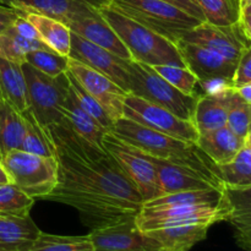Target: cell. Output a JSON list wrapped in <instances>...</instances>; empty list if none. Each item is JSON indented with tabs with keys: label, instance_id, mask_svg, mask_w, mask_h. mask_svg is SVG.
I'll use <instances>...</instances> for the list:
<instances>
[{
	"label": "cell",
	"instance_id": "6da1fadb",
	"mask_svg": "<svg viewBox=\"0 0 251 251\" xmlns=\"http://www.w3.org/2000/svg\"><path fill=\"white\" fill-rule=\"evenodd\" d=\"M47 131L58 162V184L44 200L74 207L91 230L136 217L141 195L105 150L78 136L65 119Z\"/></svg>",
	"mask_w": 251,
	"mask_h": 251
},
{
	"label": "cell",
	"instance_id": "7a4b0ae2",
	"mask_svg": "<svg viewBox=\"0 0 251 251\" xmlns=\"http://www.w3.org/2000/svg\"><path fill=\"white\" fill-rule=\"evenodd\" d=\"M110 132L144 153L178 162L218 176L217 166L193 142L161 134L124 117L115 120Z\"/></svg>",
	"mask_w": 251,
	"mask_h": 251
},
{
	"label": "cell",
	"instance_id": "3957f363",
	"mask_svg": "<svg viewBox=\"0 0 251 251\" xmlns=\"http://www.w3.org/2000/svg\"><path fill=\"white\" fill-rule=\"evenodd\" d=\"M98 12L119 36L130 51L132 60L150 66H186L178 47L173 42L120 14L110 5L102 6Z\"/></svg>",
	"mask_w": 251,
	"mask_h": 251
},
{
	"label": "cell",
	"instance_id": "277c9868",
	"mask_svg": "<svg viewBox=\"0 0 251 251\" xmlns=\"http://www.w3.org/2000/svg\"><path fill=\"white\" fill-rule=\"evenodd\" d=\"M108 5L174 44L202 22L162 0H112Z\"/></svg>",
	"mask_w": 251,
	"mask_h": 251
},
{
	"label": "cell",
	"instance_id": "5b68a950",
	"mask_svg": "<svg viewBox=\"0 0 251 251\" xmlns=\"http://www.w3.org/2000/svg\"><path fill=\"white\" fill-rule=\"evenodd\" d=\"M129 93L166 108L176 117L193 122L199 96H188L167 82L152 66L127 61Z\"/></svg>",
	"mask_w": 251,
	"mask_h": 251
},
{
	"label": "cell",
	"instance_id": "8992f818",
	"mask_svg": "<svg viewBox=\"0 0 251 251\" xmlns=\"http://www.w3.org/2000/svg\"><path fill=\"white\" fill-rule=\"evenodd\" d=\"M27 87V109L44 127L64 120V102L69 92L68 71L50 77L29 64H21Z\"/></svg>",
	"mask_w": 251,
	"mask_h": 251
},
{
	"label": "cell",
	"instance_id": "52a82bcc",
	"mask_svg": "<svg viewBox=\"0 0 251 251\" xmlns=\"http://www.w3.org/2000/svg\"><path fill=\"white\" fill-rule=\"evenodd\" d=\"M1 162L12 184L33 199H44L58 184L55 156H39L22 150H14Z\"/></svg>",
	"mask_w": 251,
	"mask_h": 251
},
{
	"label": "cell",
	"instance_id": "ba28073f",
	"mask_svg": "<svg viewBox=\"0 0 251 251\" xmlns=\"http://www.w3.org/2000/svg\"><path fill=\"white\" fill-rule=\"evenodd\" d=\"M229 202L220 205L167 206V207H145L135 217V225L141 232L161 229L183 225L213 226L227 221L229 215Z\"/></svg>",
	"mask_w": 251,
	"mask_h": 251
},
{
	"label": "cell",
	"instance_id": "9c48e42d",
	"mask_svg": "<svg viewBox=\"0 0 251 251\" xmlns=\"http://www.w3.org/2000/svg\"><path fill=\"white\" fill-rule=\"evenodd\" d=\"M103 146L134 184L144 203L162 196L157 169L146 154L120 140L113 132L104 135Z\"/></svg>",
	"mask_w": 251,
	"mask_h": 251
},
{
	"label": "cell",
	"instance_id": "30bf717a",
	"mask_svg": "<svg viewBox=\"0 0 251 251\" xmlns=\"http://www.w3.org/2000/svg\"><path fill=\"white\" fill-rule=\"evenodd\" d=\"M123 117L181 141L196 144L199 139V131L191 120L176 117L166 108L132 93H127L125 98Z\"/></svg>",
	"mask_w": 251,
	"mask_h": 251
},
{
	"label": "cell",
	"instance_id": "8fae6325",
	"mask_svg": "<svg viewBox=\"0 0 251 251\" xmlns=\"http://www.w3.org/2000/svg\"><path fill=\"white\" fill-rule=\"evenodd\" d=\"M176 47L185 65L195 74L202 87L208 88L211 85H215V90L211 92L233 87V78L238 63L210 49L184 41L178 42Z\"/></svg>",
	"mask_w": 251,
	"mask_h": 251
},
{
	"label": "cell",
	"instance_id": "7c38bea8",
	"mask_svg": "<svg viewBox=\"0 0 251 251\" xmlns=\"http://www.w3.org/2000/svg\"><path fill=\"white\" fill-rule=\"evenodd\" d=\"M68 73L100 103L113 122L123 118L125 98L129 93L127 91L103 74L71 58H69Z\"/></svg>",
	"mask_w": 251,
	"mask_h": 251
},
{
	"label": "cell",
	"instance_id": "4fadbf2b",
	"mask_svg": "<svg viewBox=\"0 0 251 251\" xmlns=\"http://www.w3.org/2000/svg\"><path fill=\"white\" fill-rule=\"evenodd\" d=\"M181 41L210 49L234 63L239 61L243 51L251 46L250 38L240 22L228 27L201 22L186 32Z\"/></svg>",
	"mask_w": 251,
	"mask_h": 251
},
{
	"label": "cell",
	"instance_id": "5bb4252c",
	"mask_svg": "<svg viewBox=\"0 0 251 251\" xmlns=\"http://www.w3.org/2000/svg\"><path fill=\"white\" fill-rule=\"evenodd\" d=\"M145 154L156 167L162 195L186 190H201V189L211 188L225 189V184L220 176L207 174L194 167L185 166L178 162L158 158L147 153Z\"/></svg>",
	"mask_w": 251,
	"mask_h": 251
},
{
	"label": "cell",
	"instance_id": "9a60e30c",
	"mask_svg": "<svg viewBox=\"0 0 251 251\" xmlns=\"http://www.w3.org/2000/svg\"><path fill=\"white\" fill-rule=\"evenodd\" d=\"M134 220L91 230L88 237L95 251H167L154 238L141 232Z\"/></svg>",
	"mask_w": 251,
	"mask_h": 251
},
{
	"label": "cell",
	"instance_id": "2e32d148",
	"mask_svg": "<svg viewBox=\"0 0 251 251\" xmlns=\"http://www.w3.org/2000/svg\"><path fill=\"white\" fill-rule=\"evenodd\" d=\"M69 58L80 61L88 68L103 74L129 92V60L126 59L119 58L107 49L96 46L73 32Z\"/></svg>",
	"mask_w": 251,
	"mask_h": 251
},
{
	"label": "cell",
	"instance_id": "e0dca14e",
	"mask_svg": "<svg viewBox=\"0 0 251 251\" xmlns=\"http://www.w3.org/2000/svg\"><path fill=\"white\" fill-rule=\"evenodd\" d=\"M0 5L11 7L17 14H41L64 22L97 14L98 10L81 0H0Z\"/></svg>",
	"mask_w": 251,
	"mask_h": 251
},
{
	"label": "cell",
	"instance_id": "ac0fdd59",
	"mask_svg": "<svg viewBox=\"0 0 251 251\" xmlns=\"http://www.w3.org/2000/svg\"><path fill=\"white\" fill-rule=\"evenodd\" d=\"M68 27L73 33L78 34L91 43L107 49L119 58L132 60L130 51L123 43L114 29L100 16V12L91 16H83L69 22Z\"/></svg>",
	"mask_w": 251,
	"mask_h": 251
},
{
	"label": "cell",
	"instance_id": "d6986e66",
	"mask_svg": "<svg viewBox=\"0 0 251 251\" xmlns=\"http://www.w3.org/2000/svg\"><path fill=\"white\" fill-rule=\"evenodd\" d=\"M232 88L226 87L217 92H206L203 96H199L193 117V123L199 134L227 125L228 102Z\"/></svg>",
	"mask_w": 251,
	"mask_h": 251
},
{
	"label": "cell",
	"instance_id": "ffe728a7",
	"mask_svg": "<svg viewBox=\"0 0 251 251\" xmlns=\"http://www.w3.org/2000/svg\"><path fill=\"white\" fill-rule=\"evenodd\" d=\"M225 189L230 207L226 222L233 227L237 244L243 250L251 251V186Z\"/></svg>",
	"mask_w": 251,
	"mask_h": 251
},
{
	"label": "cell",
	"instance_id": "44dd1931",
	"mask_svg": "<svg viewBox=\"0 0 251 251\" xmlns=\"http://www.w3.org/2000/svg\"><path fill=\"white\" fill-rule=\"evenodd\" d=\"M196 146L216 164L223 166L234 158L245 146V139L238 136L226 126L199 134Z\"/></svg>",
	"mask_w": 251,
	"mask_h": 251
},
{
	"label": "cell",
	"instance_id": "7402d4cb",
	"mask_svg": "<svg viewBox=\"0 0 251 251\" xmlns=\"http://www.w3.org/2000/svg\"><path fill=\"white\" fill-rule=\"evenodd\" d=\"M41 233L29 216H0V245L5 251H28Z\"/></svg>",
	"mask_w": 251,
	"mask_h": 251
},
{
	"label": "cell",
	"instance_id": "603a6c76",
	"mask_svg": "<svg viewBox=\"0 0 251 251\" xmlns=\"http://www.w3.org/2000/svg\"><path fill=\"white\" fill-rule=\"evenodd\" d=\"M64 119L71 129L83 140L97 149L104 150L103 139L107 134L100 124L81 108L69 83V92L64 102Z\"/></svg>",
	"mask_w": 251,
	"mask_h": 251
},
{
	"label": "cell",
	"instance_id": "cb8c5ba5",
	"mask_svg": "<svg viewBox=\"0 0 251 251\" xmlns=\"http://www.w3.org/2000/svg\"><path fill=\"white\" fill-rule=\"evenodd\" d=\"M20 16L31 22L38 33L39 39L48 48L61 55L69 56L71 47V31L64 22L34 12L22 14Z\"/></svg>",
	"mask_w": 251,
	"mask_h": 251
},
{
	"label": "cell",
	"instance_id": "d4e9b609",
	"mask_svg": "<svg viewBox=\"0 0 251 251\" xmlns=\"http://www.w3.org/2000/svg\"><path fill=\"white\" fill-rule=\"evenodd\" d=\"M208 229L210 226L207 225H183L146 233L161 243L167 251H189L194 245L205 239Z\"/></svg>",
	"mask_w": 251,
	"mask_h": 251
},
{
	"label": "cell",
	"instance_id": "484cf974",
	"mask_svg": "<svg viewBox=\"0 0 251 251\" xmlns=\"http://www.w3.org/2000/svg\"><path fill=\"white\" fill-rule=\"evenodd\" d=\"M0 100H5L19 112L27 105V87L21 64L0 58Z\"/></svg>",
	"mask_w": 251,
	"mask_h": 251
},
{
	"label": "cell",
	"instance_id": "4316f807",
	"mask_svg": "<svg viewBox=\"0 0 251 251\" xmlns=\"http://www.w3.org/2000/svg\"><path fill=\"white\" fill-rule=\"evenodd\" d=\"M24 136L25 120L22 113L0 100V161L9 152L21 150Z\"/></svg>",
	"mask_w": 251,
	"mask_h": 251
},
{
	"label": "cell",
	"instance_id": "83f0119b",
	"mask_svg": "<svg viewBox=\"0 0 251 251\" xmlns=\"http://www.w3.org/2000/svg\"><path fill=\"white\" fill-rule=\"evenodd\" d=\"M226 188V186H225ZM227 201L226 189H201L167 194L145 202V207H167V206L190 205H220Z\"/></svg>",
	"mask_w": 251,
	"mask_h": 251
},
{
	"label": "cell",
	"instance_id": "f1b7e54d",
	"mask_svg": "<svg viewBox=\"0 0 251 251\" xmlns=\"http://www.w3.org/2000/svg\"><path fill=\"white\" fill-rule=\"evenodd\" d=\"M44 48L48 47L43 42L25 38L12 27V25L0 33V58L5 60L24 64L29 51Z\"/></svg>",
	"mask_w": 251,
	"mask_h": 251
},
{
	"label": "cell",
	"instance_id": "f546056e",
	"mask_svg": "<svg viewBox=\"0 0 251 251\" xmlns=\"http://www.w3.org/2000/svg\"><path fill=\"white\" fill-rule=\"evenodd\" d=\"M217 173L228 188L251 186V147L245 145L229 163L217 166Z\"/></svg>",
	"mask_w": 251,
	"mask_h": 251
},
{
	"label": "cell",
	"instance_id": "4dcf8cb0",
	"mask_svg": "<svg viewBox=\"0 0 251 251\" xmlns=\"http://www.w3.org/2000/svg\"><path fill=\"white\" fill-rule=\"evenodd\" d=\"M205 22L220 27L237 25L242 19V0H198Z\"/></svg>",
	"mask_w": 251,
	"mask_h": 251
},
{
	"label": "cell",
	"instance_id": "1f68e13d",
	"mask_svg": "<svg viewBox=\"0 0 251 251\" xmlns=\"http://www.w3.org/2000/svg\"><path fill=\"white\" fill-rule=\"evenodd\" d=\"M25 120V136L22 141V151L39 156L53 157L54 146L49 137L47 127L42 126L28 109L22 112Z\"/></svg>",
	"mask_w": 251,
	"mask_h": 251
},
{
	"label": "cell",
	"instance_id": "d6a6232c",
	"mask_svg": "<svg viewBox=\"0 0 251 251\" xmlns=\"http://www.w3.org/2000/svg\"><path fill=\"white\" fill-rule=\"evenodd\" d=\"M28 251H95V247L88 235L61 237L42 232Z\"/></svg>",
	"mask_w": 251,
	"mask_h": 251
},
{
	"label": "cell",
	"instance_id": "836d02e7",
	"mask_svg": "<svg viewBox=\"0 0 251 251\" xmlns=\"http://www.w3.org/2000/svg\"><path fill=\"white\" fill-rule=\"evenodd\" d=\"M34 199L20 190L15 184L0 185V216H29Z\"/></svg>",
	"mask_w": 251,
	"mask_h": 251
},
{
	"label": "cell",
	"instance_id": "e575fe53",
	"mask_svg": "<svg viewBox=\"0 0 251 251\" xmlns=\"http://www.w3.org/2000/svg\"><path fill=\"white\" fill-rule=\"evenodd\" d=\"M25 63L50 77H58L68 71L69 56H64L50 48L36 49L26 55Z\"/></svg>",
	"mask_w": 251,
	"mask_h": 251
},
{
	"label": "cell",
	"instance_id": "d590c367",
	"mask_svg": "<svg viewBox=\"0 0 251 251\" xmlns=\"http://www.w3.org/2000/svg\"><path fill=\"white\" fill-rule=\"evenodd\" d=\"M227 126L243 139L251 129V104L238 95L234 87L229 93Z\"/></svg>",
	"mask_w": 251,
	"mask_h": 251
},
{
	"label": "cell",
	"instance_id": "8d00e7d4",
	"mask_svg": "<svg viewBox=\"0 0 251 251\" xmlns=\"http://www.w3.org/2000/svg\"><path fill=\"white\" fill-rule=\"evenodd\" d=\"M167 82L188 96H198L196 86L199 78L188 66L179 65H157L152 66Z\"/></svg>",
	"mask_w": 251,
	"mask_h": 251
},
{
	"label": "cell",
	"instance_id": "74e56055",
	"mask_svg": "<svg viewBox=\"0 0 251 251\" xmlns=\"http://www.w3.org/2000/svg\"><path fill=\"white\" fill-rule=\"evenodd\" d=\"M68 77L69 83H70V88L73 90L74 95H75L76 100H77L81 108H82L85 112H87L88 114L102 126V129H104L107 132L112 131L114 122L108 117V114L105 113V110L100 107V103H98L95 98L91 97V96L83 90L82 86H81L69 73Z\"/></svg>",
	"mask_w": 251,
	"mask_h": 251
},
{
	"label": "cell",
	"instance_id": "f35d334b",
	"mask_svg": "<svg viewBox=\"0 0 251 251\" xmlns=\"http://www.w3.org/2000/svg\"><path fill=\"white\" fill-rule=\"evenodd\" d=\"M251 81V46L243 51L235 69L233 87L237 88Z\"/></svg>",
	"mask_w": 251,
	"mask_h": 251
},
{
	"label": "cell",
	"instance_id": "ab89813d",
	"mask_svg": "<svg viewBox=\"0 0 251 251\" xmlns=\"http://www.w3.org/2000/svg\"><path fill=\"white\" fill-rule=\"evenodd\" d=\"M162 1L168 2V4L185 11L186 14L191 15L195 19L205 22V17H203L202 10H201L200 5H199L198 0H162Z\"/></svg>",
	"mask_w": 251,
	"mask_h": 251
},
{
	"label": "cell",
	"instance_id": "60d3db41",
	"mask_svg": "<svg viewBox=\"0 0 251 251\" xmlns=\"http://www.w3.org/2000/svg\"><path fill=\"white\" fill-rule=\"evenodd\" d=\"M20 15L14 9L4 6V5H0V33L2 31H5L7 27L11 26L15 22V20Z\"/></svg>",
	"mask_w": 251,
	"mask_h": 251
},
{
	"label": "cell",
	"instance_id": "b9f144b4",
	"mask_svg": "<svg viewBox=\"0 0 251 251\" xmlns=\"http://www.w3.org/2000/svg\"><path fill=\"white\" fill-rule=\"evenodd\" d=\"M238 95L243 98L247 103H250L251 104V81L250 82L245 83V85L240 86V87L235 88Z\"/></svg>",
	"mask_w": 251,
	"mask_h": 251
},
{
	"label": "cell",
	"instance_id": "7bdbcfd3",
	"mask_svg": "<svg viewBox=\"0 0 251 251\" xmlns=\"http://www.w3.org/2000/svg\"><path fill=\"white\" fill-rule=\"evenodd\" d=\"M240 24H242L243 28H244V32L247 33V36L249 37L251 41V14L242 16V19H240Z\"/></svg>",
	"mask_w": 251,
	"mask_h": 251
},
{
	"label": "cell",
	"instance_id": "ee69618b",
	"mask_svg": "<svg viewBox=\"0 0 251 251\" xmlns=\"http://www.w3.org/2000/svg\"><path fill=\"white\" fill-rule=\"evenodd\" d=\"M4 184H12V181L9 173H7V171L5 169L4 164L0 161V185H4Z\"/></svg>",
	"mask_w": 251,
	"mask_h": 251
},
{
	"label": "cell",
	"instance_id": "f6af8a7d",
	"mask_svg": "<svg viewBox=\"0 0 251 251\" xmlns=\"http://www.w3.org/2000/svg\"><path fill=\"white\" fill-rule=\"evenodd\" d=\"M81 1H85L87 2L88 5H91V6L96 7V9H100L102 6H104V5H108L109 4L112 0H81Z\"/></svg>",
	"mask_w": 251,
	"mask_h": 251
},
{
	"label": "cell",
	"instance_id": "bcb514c9",
	"mask_svg": "<svg viewBox=\"0 0 251 251\" xmlns=\"http://www.w3.org/2000/svg\"><path fill=\"white\" fill-rule=\"evenodd\" d=\"M245 145H247V146L251 147V129H250V131L248 132L247 137H245Z\"/></svg>",
	"mask_w": 251,
	"mask_h": 251
},
{
	"label": "cell",
	"instance_id": "7dc6e473",
	"mask_svg": "<svg viewBox=\"0 0 251 251\" xmlns=\"http://www.w3.org/2000/svg\"><path fill=\"white\" fill-rule=\"evenodd\" d=\"M250 2H251V0H242V7L245 6V5L250 4Z\"/></svg>",
	"mask_w": 251,
	"mask_h": 251
},
{
	"label": "cell",
	"instance_id": "c3c4849f",
	"mask_svg": "<svg viewBox=\"0 0 251 251\" xmlns=\"http://www.w3.org/2000/svg\"><path fill=\"white\" fill-rule=\"evenodd\" d=\"M0 251H5V249L1 247V245H0Z\"/></svg>",
	"mask_w": 251,
	"mask_h": 251
}]
</instances>
